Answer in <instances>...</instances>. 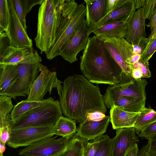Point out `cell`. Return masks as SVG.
<instances>
[{"label": "cell", "instance_id": "1", "mask_svg": "<svg viewBox=\"0 0 156 156\" xmlns=\"http://www.w3.org/2000/svg\"><path fill=\"white\" fill-rule=\"evenodd\" d=\"M63 83L59 102L62 113L66 117L80 123L87 119L89 113L106 112L100 88L83 75L69 76Z\"/></svg>", "mask_w": 156, "mask_h": 156}, {"label": "cell", "instance_id": "2", "mask_svg": "<svg viewBox=\"0 0 156 156\" xmlns=\"http://www.w3.org/2000/svg\"><path fill=\"white\" fill-rule=\"evenodd\" d=\"M82 52L80 68L90 82L111 85L120 83L122 69L99 37H89Z\"/></svg>", "mask_w": 156, "mask_h": 156}, {"label": "cell", "instance_id": "3", "mask_svg": "<svg viewBox=\"0 0 156 156\" xmlns=\"http://www.w3.org/2000/svg\"><path fill=\"white\" fill-rule=\"evenodd\" d=\"M65 0H44L38 14L36 47L47 52L54 44Z\"/></svg>", "mask_w": 156, "mask_h": 156}, {"label": "cell", "instance_id": "4", "mask_svg": "<svg viewBox=\"0 0 156 156\" xmlns=\"http://www.w3.org/2000/svg\"><path fill=\"white\" fill-rule=\"evenodd\" d=\"M86 13L84 3L79 5L75 0H65L54 44L45 53L48 59L51 60L60 55L63 45L85 20Z\"/></svg>", "mask_w": 156, "mask_h": 156}, {"label": "cell", "instance_id": "5", "mask_svg": "<svg viewBox=\"0 0 156 156\" xmlns=\"http://www.w3.org/2000/svg\"><path fill=\"white\" fill-rule=\"evenodd\" d=\"M59 101L54 100L26 112L13 122L11 129L32 127L53 126L62 115Z\"/></svg>", "mask_w": 156, "mask_h": 156}, {"label": "cell", "instance_id": "6", "mask_svg": "<svg viewBox=\"0 0 156 156\" xmlns=\"http://www.w3.org/2000/svg\"><path fill=\"white\" fill-rule=\"evenodd\" d=\"M76 134L59 139L57 138V135L44 139L20 150L19 154L22 156H57L64 151Z\"/></svg>", "mask_w": 156, "mask_h": 156}, {"label": "cell", "instance_id": "7", "mask_svg": "<svg viewBox=\"0 0 156 156\" xmlns=\"http://www.w3.org/2000/svg\"><path fill=\"white\" fill-rule=\"evenodd\" d=\"M39 71L40 73L32 86L26 100H42L47 92L51 94L53 88L56 89L60 97L62 90L61 83H63L57 78L56 72L51 71L46 66L41 63L39 65Z\"/></svg>", "mask_w": 156, "mask_h": 156}, {"label": "cell", "instance_id": "8", "mask_svg": "<svg viewBox=\"0 0 156 156\" xmlns=\"http://www.w3.org/2000/svg\"><path fill=\"white\" fill-rule=\"evenodd\" d=\"M104 42L112 56L121 68L122 74L121 84L132 80L130 70L126 60L133 55V47L124 38L99 37Z\"/></svg>", "mask_w": 156, "mask_h": 156}, {"label": "cell", "instance_id": "9", "mask_svg": "<svg viewBox=\"0 0 156 156\" xmlns=\"http://www.w3.org/2000/svg\"><path fill=\"white\" fill-rule=\"evenodd\" d=\"M54 135L53 126L11 129L6 144L14 148L27 147Z\"/></svg>", "mask_w": 156, "mask_h": 156}, {"label": "cell", "instance_id": "10", "mask_svg": "<svg viewBox=\"0 0 156 156\" xmlns=\"http://www.w3.org/2000/svg\"><path fill=\"white\" fill-rule=\"evenodd\" d=\"M148 83L144 79H133L125 83L118 84L107 87L103 96L104 103L122 96L146 101L145 89Z\"/></svg>", "mask_w": 156, "mask_h": 156}, {"label": "cell", "instance_id": "11", "mask_svg": "<svg viewBox=\"0 0 156 156\" xmlns=\"http://www.w3.org/2000/svg\"><path fill=\"white\" fill-rule=\"evenodd\" d=\"M40 62L33 64L23 63L17 65V80L5 95L16 99L19 96L28 95L30 89L37 78Z\"/></svg>", "mask_w": 156, "mask_h": 156}, {"label": "cell", "instance_id": "12", "mask_svg": "<svg viewBox=\"0 0 156 156\" xmlns=\"http://www.w3.org/2000/svg\"><path fill=\"white\" fill-rule=\"evenodd\" d=\"M87 28L85 19L77 27L61 48L60 55L69 63L77 61L78 54L85 48L89 38L87 35Z\"/></svg>", "mask_w": 156, "mask_h": 156}, {"label": "cell", "instance_id": "13", "mask_svg": "<svg viewBox=\"0 0 156 156\" xmlns=\"http://www.w3.org/2000/svg\"><path fill=\"white\" fill-rule=\"evenodd\" d=\"M9 24L6 33L12 45L17 48L32 47V41L28 36L16 12L12 0H8Z\"/></svg>", "mask_w": 156, "mask_h": 156}, {"label": "cell", "instance_id": "14", "mask_svg": "<svg viewBox=\"0 0 156 156\" xmlns=\"http://www.w3.org/2000/svg\"><path fill=\"white\" fill-rule=\"evenodd\" d=\"M42 59L33 48H16L13 45L8 49L6 55L0 61V64L17 65L40 62Z\"/></svg>", "mask_w": 156, "mask_h": 156}, {"label": "cell", "instance_id": "15", "mask_svg": "<svg viewBox=\"0 0 156 156\" xmlns=\"http://www.w3.org/2000/svg\"><path fill=\"white\" fill-rule=\"evenodd\" d=\"M143 8L134 12L127 20L126 40L132 45H137L142 37H146V20Z\"/></svg>", "mask_w": 156, "mask_h": 156}, {"label": "cell", "instance_id": "16", "mask_svg": "<svg viewBox=\"0 0 156 156\" xmlns=\"http://www.w3.org/2000/svg\"><path fill=\"white\" fill-rule=\"evenodd\" d=\"M135 10L133 0H128L122 6L112 10L97 23L88 26V35L89 36L95 30L106 24L115 22L127 21Z\"/></svg>", "mask_w": 156, "mask_h": 156}, {"label": "cell", "instance_id": "17", "mask_svg": "<svg viewBox=\"0 0 156 156\" xmlns=\"http://www.w3.org/2000/svg\"><path fill=\"white\" fill-rule=\"evenodd\" d=\"M133 127L116 129V135L112 139V156H123L128 148L137 143V137Z\"/></svg>", "mask_w": 156, "mask_h": 156}, {"label": "cell", "instance_id": "18", "mask_svg": "<svg viewBox=\"0 0 156 156\" xmlns=\"http://www.w3.org/2000/svg\"><path fill=\"white\" fill-rule=\"evenodd\" d=\"M110 122V117L106 116L98 121L87 119L80 123L77 133L81 138L88 140H93L106 132Z\"/></svg>", "mask_w": 156, "mask_h": 156}, {"label": "cell", "instance_id": "19", "mask_svg": "<svg viewBox=\"0 0 156 156\" xmlns=\"http://www.w3.org/2000/svg\"><path fill=\"white\" fill-rule=\"evenodd\" d=\"M140 114V112L133 113L125 111L113 105L110 109V122L114 129L123 128L133 127Z\"/></svg>", "mask_w": 156, "mask_h": 156}, {"label": "cell", "instance_id": "20", "mask_svg": "<svg viewBox=\"0 0 156 156\" xmlns=\"http://www.w3.org/2000/svg\"><path fill=\"white\" fill-rule=\"evenodd\" d=\"M17 65L0 64V95H5L16 83L18 77Z\"/></svg>", "mask_w": 156, "mask_h": 156}, {"label": "cell", "instance_id": "21", "mask_svg": "<svg viewBox=\"0 0 156 156\" xmlns=\"http://www.w3.org/2000/svg\"><path fill=\"white\" fill-rule=\"evenodd\" d=\"M88 26L95 24L106 15V0H84Z\"/></svg>", "mask_w": 156, "mask_h": 156}, {"label": "cell", "instance_id": "22", "mask_svg": "<svg viewBox=\"0 0 156 156\" xmlns=\"http://www.w3.org/2000/svg\"><path fill=\"white\" fill-rule=\"evenodd\" d=\"M127 21L115 22L103 26L93 33L98 37L124 38L127 34Z\"/></svg>", "mask_w": 156, "mask_h": 156}, {"label": "cell", "instance_id": "23", "mask_svg": "<svg viewBox=\"0 0 156 156\" xmlns=\"http://www.w3.org/2000/svg\"><path fill=\"white\" fill-rule=\"evenodd\" d=\"M145 101L132 97L122 96L105 103L106 107L111 108L115 105L128 112L139 113L145 107Z\"/></svg>", "mask_w": 156, "mask_h": 156}, {"label": "cell", "instance_id": "24", "mask_svg": "<svg viewBox=\"0 0 156 156\" xmlns=\"http://www.w3.org/2000/svg\"><path fill=\"white\" fill-rule=\"evenodd\" d=\"M54 101L52 97L40 101L23 100L15 105L10 114L11 122H13L26 112Z\"/></svg>", "mask_w": 156, "mask_h": 156}, {"label": "cell", "instance_id": "25", "mask_svg": "<svg viewBox=\"0 0 156 156\" xmlns=\"http://www.w3.org/2000/svg\"><path fill=\"white\" fill-rule=\"evenodd\" d=\"M77 130L76 122L71 119L62 115L53 126L54 134L62 136L75 134Z\"/></svg>", "mask_w": 156, "mask_h": 156}, {"label": "cell", "instance_id": "26", "mask_svg": "<svg viewBox=\"0 0 156 156\" xmlns=\"http://www.w3.org/2000/svg\"><path fill=\"white\" fill-rule=\"evenodd\" d=\"M88 142L76 133L64 151L57 156H83L84 148Z\"/></svg>", "mask_w": 156, "mask_h": 156}, {"label": "cell", "instance_id": "27", "mask_svg": "<svg viewBox=\"0 0 156 156\" xmlns=\"http://www.w3.org/2000/svg\"><path fill=\"white\" fill-rule=\"evenodd\" d=\"M156 120V111L152 108H146L140 112L133 127L138 135L149 125Z\"/></svg>", "mask_w": 156, "mask_h": 156}, {"label": "cell", "instance_id": "28", "mask_svg": "<svg viewBox=\"0 0 156 156\" xmlns=\"http://www.w3.org/2000/svg\"><path fill=\"white\" fill-rule=\"evenodd\" d=\"M99 143L95 156H112V140L108 135L98 136Z\"/></svg>", "mask_w": 156, "mask_h": 156}, {"label": "cell", "instance_id": "29", "mask_svg": "<svg viewBox=\"0 0 156 156\" xmlns=\"http://www.w3.org/2000/svg\"><path fill=\"white\" fill-rule=\"evenodd\" d=\"M12 98L11 97L4 95L0 96V126L6 122L7 116L11 112L14 107Z\"/></svg>", "mask_w": 156, "mask_h": 156}, {"label": "cell", "instance_id": "30", "mask_svg": "<svg viewBox=\"0 0 156 156\" xmlns=\"http://www.w3.org/2000/svg\"><path fill=\"white\" fill-rule=\"evenodd\" d=\"M9 16L8 0H0V33L7 32Z\"/></svg>", "mask_w": 156, "mask_h": 156}, {"label": "cell", "instance_id": "31", "mask_svg": "<svg viewBox=\"0 0 156 156\" xmlns=\"http://www.w3.org/2000/svg\"><path fill=\"white\" fill-rule=\"evenodd\" d=\"M10 114L8 115L7 120L6 123L0 126V156H3V154L5 149V145L9 137L11 129L10 126Z\"/></svg>", "mask_w": 156, "mask_h": 156}, {"label": "cell", "instance_id": "32", "mask_svg": "<svg viewBox=\"0 0 156 156\" xmlns=\"http://www.w3.org/2000/svg\"><path fill=\"white\" fill-rule=\"evenodd\" d=\"M148 42L146 48L141 55L140 61L148 62L156 51V33L148 37Z\"/></svg>", "mask_w": 156, "mask_h": 156}, {"label": "cell", "instance_id": "33", "mask_svg": "<svg viewBox=\"0 0 156 156\" xmlns=\"http://www.w3.org/2000/svg\"><path fill=\"white\" fill-rule=\"evenodd\" d=\"M12 45L7 33H0V61L5 56L9 48Z\"/></svg>", "mask_w": 156, "mask_h": 156}, {"label": "cell", "instance_id": "34", "mask_svg": "<svg viewBox=\"0 0 156 156\" xmlns=\"http://www.w3.org/2000/svg\"><path fill=\"white\" fill-rule=\"evenodd\" d=\"M99 143L98 136L88 142L84 148L83 156H95Z\"/></svg>", "mask_w": 156, "mask_h": 156}, {"label": "cell", "instance_id": "35", "mask_svg": "<svg viewBox=\"0 0 156 156\" xmlns=\"http://www.w3.org/2000/svg\"><path fill=\"white\" fill-rule=\"evenodd\" d=\"M146 19L150 20L156 11V0H145L143 7Z\"/></svg>", "mask_w": 156, "mask_h": 156}, {"label": "cell", "instance_id": "36", "mask_svg": "<svg viewBox=\"0 0 156 156\" xmlns=\"http://www.w3.org/2000/svg\"><path fill=\"white\" fill-rule=\"evenodd\" d=\"M156 134V120L152 122L144 129L138 135V136L150 140Z\"/></svg>", "mask_w": 156, "mask_h": 156}, {"label": "cell", "instance_id": "37", "mask_svg": "<svg viewBox=\"0 0 156 156\" xmlns=\"http://www.w3.org/2000/svg\"><path fill=\"white\" fill-rule=\"evenodd\" d=\"M17 15L25 31L27 32L26 20L21 5V0H12Z\"/></svg>", "mask_w": 156, "mask_h": 156}, {"label": "cell", "instance_id": "38", "mask_svg": "<svg viewBox=\"0 0 156 156\" xmlns=\"http://www.w3.org/2000/svg\"><path fill=\"white\" fill-rule=\"evenodd\" d=\"M130 69L138 68L141 71L143 75V78H149L151 74L149 68V62H143L139 61L134 65H128Z\"/></svg>", "mask_w": 156, "mask_h": 156}, {"label": "cell", "instance_id": "39", "mask_svg": "<svg viewBox=\"0 0 156 156\" xmlns=\"http://www.w3.org/2000/svg\"><path fill=\"white\" fill-rule=\"evenodd\" d=\"M44 0H21L22 9L25 16L29 13L33 7L37 5H41Z\"/></svg>", "mask_w": 156, "mask_h": 156}, {"label": "cell", "instance_id": "40", "mask_svg": "<svg viewBox=\"0 0 156 156\" xmlns=\"http://www.w3.org/2000/svg\"><path fill=\"white\" fill-rule=\"evenodd\" d=\"M148 38L146 37H142L140 39L137 45H132L133 47V54L142 55L147 45Z\"/></svg>", "mask_w": 156, "mask_h": 156}, {"label": "cell", "instance_id": "41", "mask_svg": "<svg viewBox=\"0 0 156 156\" xmlns=\"http://www.w3.org/2000/svg\"><path fill=\"white\" fill-rule=\"evenodd\" d=\"M105 114L99 111H96L89 113L87 119L93 121H100L105 117Z\"/></svg>", "mask_w": 156, "mask_h": 156}, {"label": "cell", "instance_id": "42", "mask_svg": "<svg viewBox=\"0 0 156 156\" xmlns=\"http://www.w3.org/2000/svg\"><path fill=\"white\" fill-rule=\"evenodd\" d=\"M139 149L137 143L130 147L123 156H138Z\"/></svg>", "mask_w": 156, "mask_h": 156}, {"label": "cell", "instance_id": "43", "mask_svg": "<svg viewBox=\"0 0 156 156\" xmlns=\"http://www.w3.org/2000/svg\"><path fill=\"white\" fill-rule=\"evenodd\" d=\"M148 25L150 27L151 33L149 36H151L156 33V11L151 17Z\"/></svg>", "mask_w": 156, "mask_h": 156}, {"label": "cell", "instance_id": "44", "mask_svg": "<svg viewBox=\"0 0 156 156\" xmlns=\"http://www.w3.org/2000/svg\"><path fill=\"white\" fill-rule=\"evenodd\" d=\"M141 55L136 54L132 55L126 61V62L128 65H133L140 61Z\"/></svg>", "mask_w": 156, "mask_h": 156}, {"label": "cell", "instance_id": "45", "mask_svg": "<svg viewBox=\"0 0 156 156\" xmlns=\"http://www.w3.org/2000/svg\"><path fill=\"white\" fill-rule=\"evenodd\" d=\"M131 76L132 79L143 78V73L141 70L138 68L130 69Z\"/></svg>", "mask_w": 156, "mask_h": 156}, {"label": "cell", "instance_id": "46", "mask_svg": "<svg viewBox=\"0 0 156 156\" xmlns=\"http://www.w3.org/2000/svg\"><path fill=\"white\" fill-rule=\"evenodd\" d=\"M116 0H106V15L111 12L115 6Z\"/></svg>", "mask_w": 156, "mask_h": 156}, {"label": "cell", "instance_id": "47", "mask_svg": "<svg viewBox=\"0 0 156 156\" xmlns=\"http://www.w3.org/2000/svg\"><path fill=\"white\" fill-rule=\"evenodd\" d=\"M149 150L156 151V134L150 140Z\"/></svg>", "mask_w": 156, "mask_h": 156}, {"label": "cell", "instance_id": "48", "mask_svg": "<svg viewBox=\"0 0 156 156\" xmlns=\"http://www.w3.org/2000/svg\"><path fill=\"white\" fill-rule=\"evenodd\" d=\"M145 0H133L135 9L143 7Z\"/></svg>", "mask_w": 156, "mask_h": 156}, {"label": "cell", "instance_id": "49", "mask_svg": "<svg viewBox=\"0 0 156 156\" xmlns=\"http://www.w3.org/2000/svg\"><path fill=\"white\" fill-rule=\"evenodd\" d=\"M149 144H147L143 146L139 150L138 156H144L145 152L149 149Z\"/></svg>", "mask_w": 156, "mask_h": 156}, {"label": "cell", "instance_id": "50", "mask_svg": "<svg viewBox=\"0 0 156 156\" xmlns=\"http://www.w3.org/2000/svg\"><path fill=\"white\" fill-rule=\"evenodd\" d=\"M148 149L145 152L144 156H156V151H150Z\"/></svg>", "mask_w": 156, "mask_h": 156}]
</instances>
